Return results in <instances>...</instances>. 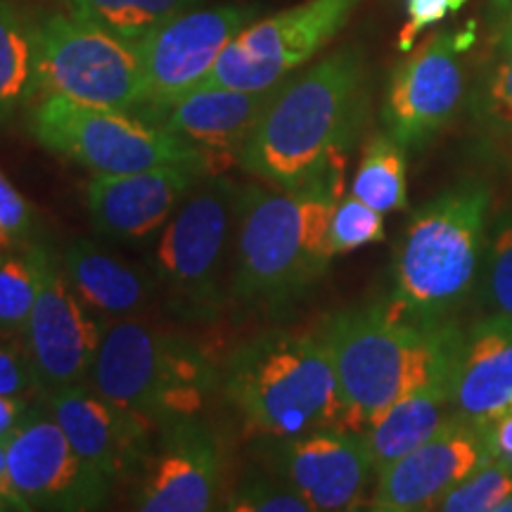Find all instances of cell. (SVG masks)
<instances>
[{
	"label": "cell",
	"mask_w": 512,
	"mask_h": 512,
	"mask_svg": "<svg viewBox=\"0 0 512 512\" xmlns=\"http://www.w3.org/2000/svg\"><path fill=\"white\" fill-rule=\"evenodd\" d=\"M356 0H304L247 24L223 48L200 88L266 91L311 60L347 24Z\"/></svg>",
	"instance_id": "obj_10"
},
{
	"label": "cell",
	"mask_w": 512,
	"mask_h": 512,
	"mask_svg": "<svg viewBox=\"0 0 512 512\" xmlns=\"http://www.w3.org/2000/svg\"><path fill=\"white\" fill-rule=\"evenodd\" d=\"M0 510H10V508H8V503H5L3 498H0Z\"/></svg>",
	"instance_id": "obj_43"
},
{
	"label": "cell",
	"mask_w": 512,
	"mask_h": 512,
	"mask_svg": "<svg viewBox=\"0 0 512 512\" xmlns=\"http://www.w3.org/2000/svg\"><path fill=\"white\" fill-rule=\"evenodd\" d=\"M12 242H15V238H12V233L3 226V223H0V252H8Z\"/></svg>",
	"instance_id": "obj_40"
},
{
	"label": "cell",
	"mask_w": 512,
	"mask_h": 512,
	"mask_svg": "<svg viewBox=\"0 0 512 512\" xmlns=\"http://www.w3.org/2000/svg\"><path fill=\"white\" fill-rule=\"evenodd\" d=\"M512 50V0L505 10L501 22H498V38H496V55Z\"/></svg>",
	"instance_id": "obj_39"
},
{
	"label": "cell",
	"mask_w": 512,
	"mask_h": 512,
	"mask_svg": "<svg viewBox=\"0 0 512 512\" xmlns=\"http://www.w3.org/2000/svg\"><path fill=\"white\" fill-rule=\"evenodd\" d=\"M62 266L83 306L110 323L136 316L159 292L152 271L128 264L88 238L69 242Z\"/></svg>",
	"instance_id": "obj_22"
},
{
	"label": "cell",
	"mask_w": 512,
	"mask_h": 512,
	"mask_svg": "<svg viewBox=\"0 0 512 512\" xmlns=\"http://www.w3.org/2000/svg\"><path fill=\"white\" fill-rule=\"evenodd\" d=\"M337 197L328 190L242 185L235 214L230 302L280 306L323 278L335 256L328 228Z\"/></svg>",
	"instance_id": "obj_3"
},
{
	"label": "cell",
	"mask_w": 512,
	"mask_h": 512,
	"mask_svg": "<svg viewBox=\"0 0 512 512\" xmlns=\"http://www.w3.org/2000/svg\"><path fill=\"white\" fill-rule=\"evenodd\" d=\"M508 5H510V0H491V8H494L498 19H503L505 10H508Z\"/></svg>",
	"instance_id": "obj_41"
},
{
	"label": "cell",
	"mask_w": 512,
	"mask_h": 512,
	"mask_svg": "<svg viewBox=\"0 0 512 512\" xmlns=\"http://www.w3.org/2000/svg\"><path fill=\"white\" fill-rule=\"evenodd\" d=\"M27 124L38 145L93 171V176L136 174L166 164L204 169L200 152L164 126L57 93H41L31 102Z\"/></svg>",
	"instance_id": "obj_8"
},
{
	"label": "cell",
	"mask_w": 512,
	"mask_h": 512,
	"mask_svg": "<svg viewBox=\"0 0 512 512\" xmlns=\"http://www.w3.org/2000/svg\"><path fill=\"white\" fill-rule=\"evenodd\" d=\"M60 3L69 10V15L140 43L164 22L195 8L200 0H60Z\"/></svg>",
	"instance_id": "obj_26"
},
{
	"label": "cell",
	"mask_w": 512,
	"mask_h": 512,
	"mask_svg": "<svg viewBox=\"0 0 512 512\" xmlns=\"http://www.w3.org/2000/svg\"><path fill=\"white\" fill-rule=\"evenodd\" d=\"M0 223L10 230L12 238L29 242L34 240L38 219L31 204L19 195V190L0 171Z\"/></svg>",
	"instance_id": "obj_34"
},
{
	"label": "cell",
	"mask_w": 512,
	"mask_h": 512,
	"mask_svg": "<svg viewBox=\"0 0 512 512\" xmlns=\"http://www.w3.org/2000/svg\"><path fill=\"white\" fill-rule=\"evenodd\" d=\"M38 413L41 411L31 406L27 396H0V439L8 441L24 422L36 418Z\"/></svg>",
	"instance_id": "obj_37"
},
{
	"label": "cell",
	"mask_w": 512,
	"mask_h": 512,
	"mask_svg": "<svg viewBox=\"0 0 512 512\" xmlns=\"http://www.w3.org/2000/svg\"><path fill=\"white\" fill-rule=\"evenodd\" d=\"M8 444V475L22 510L81 512L107 503L112 479L79 456L53 418L24 422Z\"/></svg>",
	"instance_id": "obj_14"
},
{
	"label": "cell",
	"mask_w": 512,
	"mask_h": 512,
	"mask_svg": "<svg viewBox=\"0 0 512 512\" xmlns=\"http://www.w3.org/2000/svg\"><path fill=\"white\" fill-rule=\"evenodd\" d=\"M479 133L491 143H512V50L496 55L470 100Z\"/></svg>",
	"instance_id": "obj_28"
},
{
	"label": "cell",
	"mask_w": 512,
	"mask_h": 512,
	"mask_svg": "<svg viewBox=\"0 0 512 512\" xmlns=\"http://www.w3.org/2000/svg\"><path fill=\"white\" fill-rule=\"evenodd\" d=\"M38 256V294L24 328V349L43 396L91 377L102 328L69 285L62 259L43 245Z\"/></svg>",
	"instance_id": "obj_13"
},
{
	"label": "cell",
	"mask_w": 512,
	"mask_h": 512,
	"mask_svg": "<svg viewBox=\"0 0 512 512\" xmlns=\"http://www.w3.org/2000/svg\"><path fill=\"white\" fill-rule=\"evenodd\" d=\"M41 245L29 242L22 254L0 252V332H24L38 294Z\"/></svg>",
	"instance_id": "obj_27"
},
{
	"label": "cell",
	"mask_w": 512,
	"mask_h": 512,
	"mask_svg": "<svg viewBox=\"0 0 512 512\" xmlns=\"http://www.w3.org/2000/svg\"><path fill=\"white\" fill-rule=\"evenodd\" d=\"M268 439L273 470L309 501L311 510H356L366 501L375 465L363 432L316 430Z\"/></svg>",
	"instance_id": "obj_16"
},
{
	"label": "cell",
	"mask_w": 512,
	"mask_h": 512,
	"mask_svg": "<svg viewBox=\"0 0 512 512\" xmlns=\"http://www.w3.org/2000/svg\"><path fill=\"white\" fill-rule=\"evenodd\" d=\"M484 294L496 316L512 318V216H503L486 242Z\"/></svg>",
	"instance_id": "obj_32"
},
{
	"label": "cell",
	"mask_w": 512,
	"mask_h": 512,
	"mask_svg": "<svg viewBox=\"0 0 512 512\" xmlns=\"http://www.w3.org/2000/svg\"><path fill=\"white\" fill-rule=\"evenodd\" d=\"M512 491V470L486 456L434 503L439 512H491Z\"/></svg>",
	"instance_id": "obj_29"
},
{
	"label": "cell",
	"mask_w": 512,
	"mask_h": 512,
	"mask_svg": "<svg viewBox=\"0 0 512 512\" xmlns=\"http://www.w3.org/2000/svg\"><path fill=\"white\" fill-rule=\"evenodd\" d=\"M252 5L185 10L138 43L145 64V107L140 117L162 121L178 100L197 91L223 48L252 24Z\"/></svg>",
	"instance_id": "obj_12"
},
{
	"label": "cell",
	"mask_w": 512,
	"mask_h": 512,
	"mask_svg": "<svg viewBox=\"0 0 512 512\" xmlns=\"http://www.w3.org/2000/svg\"><path fill=\"white\" fill-rule=\"evenodd\" d=\"M38 76L41 93L143 114L145 64L140 46L86 19L62 12L38 19Z\"/></svg>",
	"instance_id": "obj_9"
},
{
	"label": "cell",
	"mask_w": 512,
	"mask_h": 512,
	"mask_svg": "<svg viewBox=\"0 0 512 512\" xmlns=\"http://www.w3.org/2000/svg\"><path fill=\"white\" fill-rule=\"evenodd\" d=\"M384 240L382 214L356 195H342L332 209L328 247L332 256L354 252L363 245Z\"/></svg>",
	"instance_id": "obj_30"
},
{
	"label": "cell",
	"mask_w": 512,
	"mask_h": 512,
	"mask_svg": "<svg viewBox=\"0 0 512 512\" xmlns=\"http://www.w3.org/2000/svg\"><path fill=\"white\" fill-rule=\"evenodd\" d=\"M133 508L143 512H207L221 508L223 448L197 415L159 425Z\"/></svg>",
	"instance_id": "obj_15"
},
{
	"label": "cell",
	"mask_w": 512,
	"mask_h": 512,
	"mask_svg": "<svg viewBox=\"0 0 512 512\" xmlns=\"http://www.w3.org/2000/svg\"><path fill=\"white\" fill-rule=\"evenodd\" d=\"M0 498L8 503L10 510H22V503L17 501L15 491L10 486V475H8V444L5 439H0Z\"/></svg>",
	"instance_id": "obj_38"
},
{
	"label": "cell",
	"mask_w": 512,
	"mask_h": 512,
	"mask_svg": "<svg viewBox=\"0 0 512 512\" xmlns=\"http://www.w3.org/2000/svg\"><path fill=\"white\" fill-rule=\"evenodd\" d=\"M38 394L34 368H31L27 349L0 347V396Z\"/></svg>",
	"instance_id": "obj_35"
},
{
	"label": "cell",
	"mask_w": 512,
	"mask_h": 512,
	"mask_svg": "<svg viewBox=\"0 0 512 512\" xmlns=\"http://www.w3.org/2000/svg\"><path fill=\"white\" fill-rule=\"evenodd\" d=\"M221 382L249 430L264 437L347 430L337 373L320 332L252 337L230 354Z\"/></svg>",
	"instance_id": "obj_4"
},
{
	"label": "cell",
	"mask_w": 512,
	"mask_h": 512,
	"mask_svg": "<svg viewBox=\"0 0 512 512\" xmlns=\"http://www.w3.org/2000/svg\"><path fill=\"white\" fill-rule=\"evenodd\" d=\"M238 192L226 176H204L155 242L157 290L166 309L188 323H211L230 299Z\"/></svg>",
	"instance_id": "obj_7"
},
{
	"label": "cell",
	"mask_w": 512,
	"mask_h": 512,
	"mask_svg": "<svg viewBox=\"0 0 512 512\" xmlns=\"http://www.w3.org/2000/svg\"><path fill=\"white\" fill-rule=\"evenodd\" d=\"M491 195L463 183L420 207L403 230L389 304L420 323H448L467 302L486 254Z\"/></svg>",
	"instance_id": "obj_5"
},
{
	"label": "cell",
	"mask_w": 512,
	"mask_h": 512,
	"mask_svg": "<svg viewBox=\"0 0 512 512\" xmlns=\"http://www.w3.org/2000/svg\"><path fill=\"white\" fill-rule=\"evenodd\" d=\"M475 41L465 34L437 31L415 46L389 76L382 105L384 131L406 150H422L456 117L465 100L463 50Z\"/></svg>",
	"instance_id": "obj_11"
},
{
	"label": "cell",
	"mask_w": 512,
	"mask_h": 512,
	"mask_svg": "<svg viewBox=\"0 0 512 512\" xmlns=\"http://www.w3.org/2000/svg\"><path fill=\"white\" fill-rule=\"evenodd\" d=\"M207 176L200 166L166 164L119 176H93L86 209L100 238L126 247L155 242L192 188Z\"/></svg>",
	"instance_id": "obj_17"
},
{
	"label": "cell",
	"mask_w": 512,
	"mask_h": 512,
	"mask_svg": "<svg viewBox=\"0 0 512 512\" xmlns=\"http://www.w3.org/2000/svg\"><path fill=\"white\" fill-rule=\"evenodd\" d=\"M496 512H512V491L508 496L503 498L501 503H498V508H496Z\"/></svg>",
	"instance_id": "obj_42"
},
{
	"label": "cell",
	"mask_w": 512,
	"mask_h": 512,
	"mask_svg": "<svg viewBox=\"0 0 512 512\" xmlns=\"http://www.w3.org/2000/svg\"><path fill=\"white\" fill-rule=\"evenodd\" d=\"M467 0H406V24L399 31V50L411 53L415 41L425 29L444 22L448 15H456Z\"/></svg>",
	"instance_id": "obj_33"
},
{
	"label": "cell",
	"mask_w": 512,
	"mask_h": 512,
	"mask_svg": "<svg viewBox=\"0 0 512 512\" xmlns=\"http://www.w3.org/2000/svg\"><path fill=\"white\" fill-rule=\"evenodd\" d=\"M366 114L361 50H337L297 79L278 83L242 150L240 166L273 188H320L339 200L347 155Z\"/></svg>",
	"instance_id": "obj_1"
},
{
	"label": "cell",
	"mask_w": 512,
	"mask_h": 512,
	"mask_svg": "<svg viewBox=\"0 0 512 512\" xmlns=\"http://www.w3.org/2000/svg\"><path fill=\"white\" fill-rule=\"evenodd\" d=\"M88 380L102 399L157 427L200 413L221 384L195 344L133 316L102 328Z\"/></svg>",
	"instance_id": "obj_6"
},
{
	"label": "cell",
	"mask_w": 512,
	"mask_h": 512,
	"mask_svg": "<svg viewBox=\"0 0 512 512\" xmlns=\"http://www.w3.org/2000/svg\"><path fill=\"white\" fill-rule=\"evenodd\" d=\"M275 88L235 91V88H197L178 100L162 117V126L195 147L207 176L240 164L242 150L266 112Z\"/></svg>",
	"instance_id": "obj_20"
},
{
	"label": "cell",
	"mask_w": 512,
	"mask_h": 512,
	"mask_svg": "<svg viewBox=\"0 0 512 512\" xmlns=\"http://www.w3.org/2000/svg\"><path fill=\"white\" fill-rule=\"evenodd\" d=\"M406 147H401L387 131L377 133L363 147L351 195L366 202L380 214L406 209Z\"/></svg>",
	"instance_id": "obj_25"
},
{
	"label": "cell",
	"mask_w": 512,
	"mask_h": 512,
	"mask_svg": "<svg viewBox=\"0 0 512 512\" xmlns=\"http://www.w3.org/2000/svg\"><path fill=\"white\" fill-rule=\"evenodd\" d=\"M43 408L62 427L79 456L102 475L117 479L143 467L152 448V422L114 406L83 384L43 394Z\"/></svg>",
	"instance_id": "obj_19"
},
{
	"label": "cell",
	"mask_w": 512,
	"mask_h": 512,
	"mask_svg": "<svg viewBox=\"0 0 512 512\" xmlns=\"http://www.w3.org/2000/svg\"><path fill=\"white\" fill-rule=\"evenodd\" d=\"M486 456L482 422L456 413L432 439L377 472L370 510H434V503Z\"/></svg>",
	"instance_id": "obj_18"
},
{
	"label": "cell",
	"mask_w": 512,
	"mask_h": 512,
	"mask_svg": "<svg viewBox=\"0 0 512 512\" xmlns=\"http://www.w3.org/2000/svg\"><path fill=\"white\" fill-rule=\"evenodd\" d=\"M453 406L470 420L491 418L512 406V318L479 320L463 335Z\"/></svg>",
	"instance_id": "obj_21"
},
{
	"label": "cell",
	"mask_w": 512,
	"mask_h": 512,
	"mask_svg": "<svg viewBox=\"0 0 512 512\" xmlns=\"http://www.w3.org/2000/svg\"><path fill=\"white\" fill-rule=\"evenodd\" d=\"M453 415V380L430 382L396 401L363 432L373 456L375 475L432 439Z\"/></svg>",
	"instance_id": "obj_23"
},
{
	"label": "cell",
	"mask_w": 512,
	"mask_h": 512,
	"mask_svg": "<svg viewBox=\"0 0 512 512\" xmlns=\"http://www.w3.org/2000/svg\"><path fill=\"white\" fill-rule=\"evenodd\" d=\"M335 366L347 430L366 432L403 396L453 380L463 332L448 323H420L389 302L337 311L320 330Z\"/></svg>",
	"instance_id": "obj_2"
},
{
	"label": "cell",
	"mask_w": 512,
	"mask_h": 512,
	"mask_svg": "<svg viewBox=\"0 0 512 512\" xmlns=\"http://www.w3.org/2000/svg\"><path fill=\"white\" fill-rule=\"evenodd\" d=\"M233 512H311V505L285 479L252 475L221 503Z\"/></svg>",
	"instance_id": "obj_31"
},
{
	"label": "cell",
	"mask_w": 512,
	"mask_h": 512,
	"mask_svg": "<svg viewBox=\"0 0 512 512\" xmlns=\"http://www.w3.org/2000/svg\"><path fill=\"white\" fill-rule=\"evenodd\" d=\"M482 432L486 441V453L489 458L510 467L512 470V406L508 411L482 418Z\"/></svg>",
	"instance_id": "obj_36"
},
{
	"label": "cell",
	"mask_w": 512,
	"mask_h": 512,
	"mask_svg": "<svg viewBox=\"0 0 512 512\" xmlns=\"http://www.w3.org/2000/svg\"><path fill=\"white\" fill-rule=\"evenodd\" d=\"M38 93V22L17 0H0V126L29 110Z\"/></svg>",
	"instance_id": "obj_24"
}]
</instances>
